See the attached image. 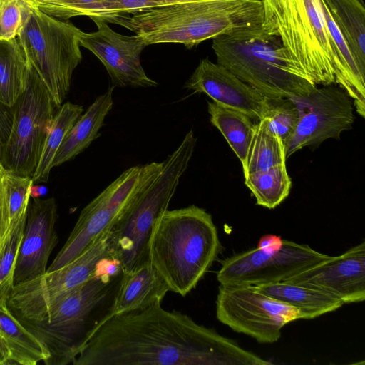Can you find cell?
I'll use <instances>...</instances> for the list:
<instances>
[{"instance_id": "6da1fadb", "label": "cell", "mask_w": 365, "mask_h": 365, "mask_svg": "<svg viewBox=\"0 0 365 365\" xmlns=\"http://www.w3.org/2000/svg\"><path fill=\"white\" fill-rule=\"evenodd\" d=\"M269 362L156 302L103 322L73 365H264Z\"/></svg>"}, {"instance_id": "4dcf8cb0", "label": "cell", "mask_w": 365, "mask_h": 365, "mask_svg": "<svg viewBox=\"0 0 365 365\" xmlns=\"http://www.w3.org/2000/svg\"><path fill=\"white\" fill-rule=\"evenodd\" d=\"M26 217L21 220L6 240L0 255V309H8L7 302L14 287V272L15 262L21 242Z\"/></svg>"}, {"instance_id": "7a4b0ae2", "label": "cell", "mask_w": 365, "mask_h": 365, "mask_svg": "<svg viewBox=\"0 0 365 365\" xmlns=\"http://www.w3.org/2000/svg\"><path fill=\"white\" fill-rule=\"evenodd\" d=\"M261 0H201L103 19L120 25L147 46L174 43L191 48L202 41L262 22Z\"/></svg>"}, {"instance_id": "52a82bcc", "label": "cell", "mask_w": 365, "mask_h": 365, "mask_svg": "<svg viewBox=\"0 0 365 365\" xmlns=\"http://www.w3.org/2000/svg\"><path fill=\"white\" fill-rule=\"evenodd\" d=\"M196 143L197 138L190 130L179 146L163 161L156 179L110 227L113 260L123 272H131L149 262L148 242L153 223L168 208Z\"/></svg>"}, {"instance_id": "603a6c76", "label": "cell", "mask_w": 365, "mask_h": 365, "mask_svg": "<svg viewBox=\"0 0 365 365\" xmlns=\"http://www.w3.org/2000/svg\"><path fill=\"white\" fill-rule=\"evenodd\" d=\"M361 70L365 72V7L363 0H323Z\"/></svg>"}, {"instance_id": "f1b7e54d", "label": "cell", "mask_w": 365, "mask_h": 365, "mask_svg": "<svg viewBox=\"0 0 365 365\" xmlns=\"http://www.w3.org/2000/svg\"><path fill=\"white\" fill-rule=\"evenodd\" d=\"M9 205L10 231L27 216L30 190L34 181L31 176L21 175L4 169L0 174Z\"/></svg>"}, {"instance_id": "ffe728a7", "label": "cell", "mask_w": 365, "mask_h": 365, "mask_svg": "<svg viewBox=\"0 0 365 365\" xmlns=\"http://www.w3.org/2000/svg\"><path fill=\"white\" fill-rule=\"evenodd\" d=\"M168 291V287L149 262L131 272H123L113 315L161 302Z\"/></svg>"}, {"instance_id": "484cf974", "label": "cell", "mask_w": 365, "mask_h": 365, "mask_svg": "<svg viewBox=\"0 0 365 365\" xmlns=\"http://www.w3.org/2000/svg\"><path fill=\"white\" fill-rule=\"evenodd\" d=\"M286 160L285 146L282 139L269 129L267 118L262 117L254 125L245 164L242 168L244 177L286 163Z\"/></svg>"}, {"instance_id": "d590c367", "label": "cell", "mask_w": 365, "mask_h": 365, "mask_svg": "<svg viewBox=\"0 0 365 365\" xmlns=\"http://www.w3.org/2000/svg\"><path fill=\"white\" fill-rule=\"evenodd\" d=\"M7 135L8 134H6L4 120L2 118L0 117V174L4 169L2 165V155Z\"/></svg>"}, {"instance_id": "cb8c5ba5", "label": "cell", "mask_w": 365, "mask_h": 365, "mask_svg": "<svg viewBox=\"0 0 365 365\" xmlns=\"http://www.w3.org/2000/svg\"><path fill=\"white\" fill-rule=\"evenodd\" d=\"M30 68L17 38L0 41V104L14 105L26 88Z\"/></svg>"}, {"instance_id": "1f68e13d", "label": "cell", "mask_w": 365, "mask_h": 365, "mask_svg": "<svg viewBox=\"0 0 365 365\" xmlns=\"http://www.w3.org/2000/svg\"><path fill=\"white\" fill-rule=\"evenodd\" d=\"M263 117L269 129L282 140L284 146L294 133L299 119L296 104L290 98L269 100Z\"/></svg>"}, {"instance_id": "5b68a950", "label": "cell", "mask_w": 365, "mask_h": 365, "mask_svg": "<svg viewBox=\"0 0 365 365\" xmlns=\"http://www.w3.org/2000/svg\"><path fill=\"white\" fill-rule=\"evenodd\" d=\"M262 26L280 41L294 71L315 85H336L339 63L318 0H261Z\"/></svg>"}, {"instance_id": "44dd1931", "label": "cell", "mask_w": 365, "mask_h": 365, "mask_svg": "<svg viewBox=\"0 0 365 365\" xmlns=\"http://www.w3.org/2000/svg\"><path fill=\"white\" fill-rule=\"evenodd\" d=\"M264 294L297 309L301 319H310L340 308L337 298L304 284L277 282L257 286Z\"/></svg>"}, {"instance_id": "e575fe53", "label": "cell", "mask_w": 365, "mask_h": 365, "mask_svg": "<svg viewBox=\"0 0 365 365\" xmlns=\"http://www.w3.org/2000/svg\"><path fill=\"white\" fill-rule=\"evenodd\" d=\"M8 200L0 178V255L10 235Z\"/></svg>"}, {"instance_id": "d6a6232c", "label": "cell", "mask_w": 365, "mask_h": 365, "mask_svg": "<svg viewBox=\"0 0 365 365\" xmlns=\"http://www.w3.org/2000/svg\"><path fill=\"white\" fill-rule=\"evenodd\" d=\"M34 6L29 0H0V41L16 38Z\"/></svg>"}, {"instance_id": "5bb4252c", "label": "cell", "mask_w": 365, "mask_h": 365, "mask_svg": "<svg viewBox=\"0 0 365 365\" xmlns=\"http://www.w3.org/2000/svg\"><path fill=\"white\" fill-rule=\"evenodd\" d=\"M290 98L298 108L299 119L285 145L287 158L304 147L329 138L339 140L341 133L352 128L353 101L335 84L317 87L307 96Z\"/></svg>"}, {"instance_id": "7c38bea8", "label": "cell", "mask_w": 365, "mask_h": 365, "mask_svg": "<svg viewBox=\"0 0 365 365\" xmlns=\"http://www.w3.org/2000/svg\"><path fill=\"white\" fill-rule=\"evenodd\" d=\"M216 316L235 331L259 343H274L287 323L300 319L299 312L261 292L255 285H220Z\"/></svg>"}, {"instance_id": "d6986e66", "label": "cell", "mask_w": 365, "mask_h": 365, "mask_svg": "<svg viewBox=\"0 0 365 365\" xmlns=\"http://www.w3.org/2000/svg\"><path fill=\"white\" fill-rule=\"evenodd\" d=\"M114 86L98 96L79 117L61 144L53 162V168L75 158L101 136L100 130L113 105Z\"/></svg>"}, {"instance_id": "83f0119b", "label": "cell", "mask_w": 365, "mask_h": 365, "mask_svg": "<svg viewBox=\"0 0 365 365\" xmlns=\"http://www.w3.org/2000/svg\"><path fill=\"white\" fill-rule=\"evenodd\" d=\"M244 178L257 205L269 209L279 205L289 195L292 187L286 163L250 173Z\"/></svg>"}, {"instance_id": "277c9868", "label": "cell", "mask_w": 365, "mask_h": 365, "mask_svg": "<svg viewBox=\"0 0 365 365\" xmlns=\"http://www.w3.org/2000/svg\"><path fill=\"white\" fill-rule=\"evenodd\" d=\"M123 272L110 260L66 296L43 320L18 319L43 346L46 365L73 364L96 329L113 315Z\"/></svg>"}, {"instance_id": "4fadbf2b", "label": "cell", "mask_w": 365, "mask_h": 365, "mask_svg": "<svg viewBox=\"0 0 365 365\" xmlns=\"http://www.w3.org/2000/svg\"><path fill=\"white\" fill-rule=\"evenodd\" d=\"M307 245L282 240L281 244L255 248L224 259L217 273L221 285H255L282 282L327 258Z\"/></svg>"}, {"instance_id": "3957f363", "label": "cell", "mask_w": 365, "mask_h": 365, "mask_svg": "<svg viewBox=\"0 0 365 365\" xmlns=\"http://www.w3.org/2000/svg\"><path fill=\"white\" fill-rule=\"evenodd\" d=\"M212 215L196 205L164 211L153 223L148 259L169 291L185 297L221 252Z\"/></svg>"}, {"instance_id": "7402d4cb", "label": "cell", "mask_w": 365, "mask_h": 365, "mask_svg": "<svg viewBox=\"0 0 365 365\" xmlns=\"http://www.w3.org/2000/svg\"><path fill=\"white\" fill-rule=\"evenodd\" d=\"M46 358L39 341L9 309H0V365H36Z\"/></svg>"}, {"instance_id": "8fae6325", "label": "cell", "mask_w": 365, "mask_h": 365, "mask_svg": "<svg viewBox=\"0 0 365 365\" xmlns=\"http://www.w3.org/2000/svg\"><path fill=\"white\" fill-rule=\"evenodd\" d=\"M11 108L13 114L2 165L4 169L32 177L58 109L31 66L26 88Z\"/></svg>"}, {"instance_id": "ba28073f", "label": "cell", "mask_w": 365, "mask_h": 365, "mask_svg": "<svg viewBox=\"0 0 365 365\" xmlns=\"http://www.w3.org/2000/svg\"><path fill=\"white\" fill-rule=\"evenodd\" d=\"M82 31L69 20L53 18L36 6L17 39L29 63L48 88L58 109L82 60Z\"/></svg>"}, {"instance_id": "4316f807", "label": "cell", "mask_w": 365, "mask_h": 365, "mask_svg": "<svg viewBox=\"0 0 365 365\" xmlns=\"http://www.w3.org/2000/svg\"><path fill=\"white\" fill-rule=\"evenodd\" d=\"M83 112L82 106L69 101L63 103L57 110L45 139L38 163L31 177L34 182H46L48 180L56 154Z\"/></svg>"}, {"instance_id": "30bf717a", "label": "cell", "mask_w": 365, "mask_h": 365, "mask_svg": "<svg viewBox=\"0 0 365 365\" xmlns=\"http://www.w3.org/2000/svg\"><path fill=\"white\" fill-rule=\"evenodd\" d=\"M163 163L132 166L91 200L81 212L67 241L46 272L76 259L104 230L110 227L130 204L159 175Z\"/></svg>"}, {"instance_id": "e0dca14e", "label": "cell", "mask_w": 365, "mask_h": 365, "mask_svg": "<svg viewBox=\"0 0 365 365\" xmlns=\"http://www.w3.org/2000/svg\"><path fill=\"white\" fill-rule=\"evenodd\" d=\"M58 218L55 198H33L29 202L21 242L16 256L14 284L43 274L53 250L58 242Z\"/></svg>"}, {"instance_id": "8992f818", "label": "cell", "mask_w": 365, "mask_h": 365, "mask_svg": "<svg viewBox=\"0 0 365 365\" xmlns=\"http://www.w3.org/2000/svg\"><path fill=\"white\" fill-rule=\"evenodd\" d=\"M212 48L217 63L269 100L304 96L317 87L294 71L262 23L213 38Z\"/></svg>"}, {"instance_id": "2e32d148", "label": "cell", "mask_w": 365, "mask_h": 365, "mask_svg": "<svg viewBox=\"0 0 365 365\" xmlns=\"http://www.w3.org/2000/svg\"><path fill=\"white\" fill-rule=\"evenodd\" d=\"M322 290L343 304L365 299V242L284 280Z\"/></svg>"}, {"instance_id": "9a60e30c", "label": "cell", "mask_w": 365, "mask_h": 365, "mask_svg": "<svg viewBox=\"0 0 365 365\" xmlns=\"http://www.w3.org/2000/svg\"><path fill=\"white\" fill-rule=\"evenodd\" d=\"M97 30L82 32L81 46L90 51L103 63L114 87H156L158 83L149 78L140 63V55L147 46L137 35L125 36L113 31L104 20L91 19Z\"/></svg>"}, {"instance_id": "d4e9b609", "label": "cell", "mask_w": 365, "mask_h": 365, "mask_svg": "<svg viewBox=\"0 0 365 365\" xmlns=\"http://www.w3.org/2000/svg\"><path fill=\"white\" fill-rule=\"evenodd\" d=\"M210 120L217 128L245 166L252 138L255 123L247 114L238 110L207 101Z\"/></svg>"}, {"instance_id": "9c48e42d", "label": "cell", "mask_w": 365, "mask_h": 365, "mask_svg": "<svg viewBox=\"0 0 365 365\" xmlns=\"http://www.w3.org/2000/svg\"><path fill=\"white\" fill-rule=\"evenodd\" d=\"M111 245L109 227L68 264L14 285L7 302L9 310L18 319H47L66 296L113 260Z\"/></svg>"}, {"instance_id": "f546056e", "label": "cell", "mask_w": 365, "mask_h": 365, "mask_svg": "<svg viewBox=\"0 0 365 365\" xmlns=\"http://www.w3.org/2000/svg\"><path fill=\"white\" fill-rule=\"evenodd\" d=\"M201 0H106L93 2L83 12L82 16L106 19L108 18L130 15L140 11L183 2Z\"/></svg>"}, {"instance_id": "836d02e7", "label": "cell", "mask_w": 365, "mask_h": 365, "mask_svg": "<svg viewBox=\"0 0 365 365\" xmlns=\"http://www.w3.org/2000/svg\"><path fill=\"white\" fill-rule=\"evenodd\" d=\"M45 14L61 20L82 16L83 11L93 2L106 0H29Z\"/></svg>"}, {"instance_id": "8d00e7d4", "label": "cell", "mask_w": 365, "mask_h": 365, "mask_svg": "<svg viewBox=\"0 0 365 365\" xmlns=\"http://www.w3.org/2000/svg\"><path fill=\"white\" fill-rule=\"evenodd\" d=\"M47 193V187L43 185H34L31 187L30 195L32 198H40Z\"/></svg>"}, {"instance_id": "ac0fdd59", "label": "cell", "mask_w": 365, "mask_h": 365, "mask_svg": "<svg viewBox=\"0 0 365 365\" xmlns=\"http://www.w3.org/2000/svg\"><path fill=\"white\" fill-rule=\"evenodd\" d=\"M185 88L193 94L205 93L212 101L242 111L255 120L264 115L269 103L259 91L208 58L200 61Z\"/></svg>"}]
</instances>
